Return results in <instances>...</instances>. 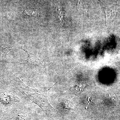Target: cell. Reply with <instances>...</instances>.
<instances>
[{"mask_svg":"<svg viewBox=\"0 0 120 120\" xmlns=\"http://www.w3.org/2000/svg\"><path fill=\"white\" fill-rule=\"evenodd\" d=\"M18 117L19 120H27L26 117L23 114H19L18 116Z\"/></svg>","mask_w":120,"mask_h":120,"instance_id":"52a82bcc","label":"cell"},{"mask_svg":"<svg viewBox=\"0 0 120 120\" xmlns=\"http://www.w3.org/2000/svg\"><path fill=\"white\" fill-rule=\"evenodd\" d=\"M25 51L27 54V58L25 63L21 64H26L28 65L32 66H38L41 65L43 64V62L41 60L39 57L38 54L31 53L26 51L25 50L22 49Z\"/></svg>","mask_w":120,"mask_h":120,"instance_id":"7a4b0ae2","label":"cell"},{"mask_svg":"<svg viewBox=\"0 0 120 120\" xmlns=\"http://www.w3.org/2000/svg\"><path fill=\"white\" fill-rule=\"evenodd\" d=\"M12 49V47L0 45V60L6 58L8 53Z\"/></svg>","mask_w":120,"mask_h":120,"instance_id":"3957f363","label":"cell"},{"mask_svg":"<svg viewBox=\"0 0 120 120\" xmlns=\"http://www.w3.org/2000/svg\"><path fill=\"white\" fill-rule=\"evenodd\" d=\"M58 18H59V22H60V23L61 24V26H62L63 24V19L62 18V14H61V11H60V8L59 7H58Z\"/></svg>","mask_w":120,"mask_h":120,"instance_id":"8992f818","label":"cell"},{"mask_svg":"<svg viewBox=\"0 0 120 120\" xmlns=\"http://www.w3.org/2000/svg\"><path fill=\"white\" fill-rule=\"evenodd\" d=\"M19 101V99L13 95L0 92V102L5 105H11Z\"/></svg>","mask_w":120,"mask_h":120,"instance_id":"6da1fadb","label":"cell"},{"mask_svg":"<svg viewBox=\"0 0 120 120\" xmlns=\"http://www.w3.org/2000/svg\"><path fill=\"white\" fill-rule=\"evenodd\" d=\"M86 87L85 84L83 85H77L74 86L72 88V92L75 93V94H80L81 92H82L83 90Z\"/></svg>","mask_w":120,"mask_h":120,"instance_id":"5b68a950","label":"cell"},{"mask_svg":"<svg viewBox=\"0 0 120 120\" xmlns=\"http://www.w3.org/2000/svg\"><path fill=\"white\" fill-rule=\"evenodd\" d=\"M23 14L28 17H38V13L37 11L31 8H27L23 12Z\"/></svg>","mask_w":120,"mask_h":120,"instance_id":"277c9868","label":"cell"}]
</instances>
